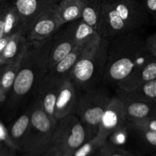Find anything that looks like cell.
<instances>
[{
    "label": "cell",
    "instance_id": "5",
    "mask_svg": "<svg viewBox=\"0 0 156 156\" xmlns=\"http://www.w3.org/2000/svg\"><path fill=\"white\" fill-rule=\"evenodd\" d=\"M111 96L105 88L85 91L78 99L76 114L86 126L91 136L97 135L101 121Z\"/></svg>",
    "mask_w": 156,
    "mask_h": 156
},
{
    "label": "cell",
    "instance_id": "39",
    "mask_svg": "<svg viewBox=\"0 0 156 156\" xmlns=\"http://www.w3.org/2000/svg\"><path fill=\"white\" fill-rule=\"evenodd\" d=\"M1 104H2V102H1V101H0V105H1Z\"/></svg>",
    "mask_w": 156,
    "mask_h": 156
},
{
    "label": "cell",
    "instance_id": "38",
    "mask_svg": "<svg viewBox=\"0 0 156 156\" xmlns=\"http://www.w3.org/2000/svg\"><path fill=\"white\" fill-rule=\"evenodd\" d=\"M3 64L2 63V60H1V56H0V66H2Z\"/></svg>",
    "mask_w": 156,
    "mask_h": 156
},
{
    "label": "cell",
    "instance_id": "2",
    "mask_svg": "<svg viewBox=\"0 0 156 156\" xmlns=\"http://www.w3.org/2000/svg\"><path fill=\"white\" fill-rule=\"evenodd\" d=\"M53 36L43 41L28 42L19 71L10 91L11 105L19 103L31 92L34 93L48 72L49 59Z\"/></svg>",
    "mask_w": 156,
    "mask_h": 156
},
{
    "label": "cell",
    "instance_id": "30",
    "mask_svg": "<svg viewBox=\"0 0 156 156\" xmlns=\"http://www.w3.org/2000/svg\"><path fill=\"white\" fill-rule=\"evenodd\" d=\"M146 45L150 53L156 57V34L151 35L146 40Z\"/></svg>",
    "mask_w": 156,
    "mask_h": 156
},
{
    "label": "cell",
    "instance_id": "33",
    "mask_svg": "<svg viewBox=\"0 0 156 156\" xmlns=\"http://www.w3.org/2000/svg\"><path fill=\"white\" fill-rule=\"evenodd\" d=\"M55 156H74V153H71V152H63V151H59L56 152Z\"/></svg>",
    "mask_w": 156,
    "mask_h": 156
},
{
    "label": "cell",
    "instance_id": "14",
    "mask_svg": "<svg viewBox=\"0 0 156 156\" xmlns=\"http://www.w3.org/2000/svg\"><path fill=\"white\" fill-rule=\"evenodd\" d=\"M86 46L87 44L76 46L71 53H69L65 58L59 61L53 68L48 70L41 82H59L69 76L73 67L76 65V62L79 59L82 53H83Z\"/></svg>",
    "mask_w": 156,
    "mask_h": 156
},
{
    "label": "cell",
    "instance_id": "19",
    "mask_svg": "<svg viewBox=\"0 0 156 156\" xmlns=\"http://www.w3.org/2000/svg\"><path fill=\"white\" fill-rule=\"evenodd\" d=\"M27 44V37L22 33H17L11 37L1 55L2 63L9 65L17 60L24 53Z\"/></svg>",
    "mask_w": 156,
    "mask_h": 156
},
{
    "label": "cell",
    "instance_id": "20",
    "mask_svg": "<svg viewBox=\"0 0 156 156\" xmlns=\"http://www.w3.org/2000/svg\"><path fill=\"white\" fill-rule=\"evenodd\" d=\"M117 95L133 100L156 102V79L142 84L130 91L117 89Z\"/></svg>",
    "mask_w": 156,
    "mask_h": 156
},
{
    "label": "cell",
    "instance_id": "37",
    "mask_svg": "<svg viewBox=\"0 0 156 156\" xmlns=\"http://www.w3.org/2000/svg\"><path fill=\"white\" fill-rule=\"evenodd\" d=\"M7 1V0H0V4H2V2H4Z\"/></svg>",
    "mask_w": 156,
    "mask_h": 156
},
{
    "label": "cell",
    "instance_id": "6",
    "mask_svg": "<svg viewBox=\"0 0 156 156\" xmlns=\"http://www.w3.org/2000/svg\"><path fill=\"white\" fill-rule=\"evenodd\" d=\"M92 138L86 126L76 114L57 121L53 136V145L57 150L74 153Z\"/></svg>",
    "mask_w": 156,
    "mask_h": 156
},
{
    "label": "cell",
    "instance_id": "26",
    "mask_svg": "<svg viewBox=\"0 0 156 156\" xmlns=\"http://www.w3.org/2000/svg\"><path fill=\"white\" fill-rule=\"evenodd\" d=\"M127 126L129 128H141L156 132V117L129 121L127 123Z\"/></svg>",
    "mask_w": 156,
    "mask_h": 156
},
{
    "label": "cell",
    "instance_id": "4",
    "mask_svg": "<svg viewBox=\"0 0 156 156\" xmlns=\"http://www.w3.org/2000/svg\"><path fill=\"white\" fill-rule=\"evenodd\" d=\"M57 122L52 120L38 100L31 107L30 126L21 149L22 156H36L53 145V136Z\"/></svg>",
    "mask_w": 156,
    "mask_h": 156
},
{
    "label": "cell",
    "instance_id": "9",
    "mask_svg": "<svg viewBox=\"0 0 156 156\" xmlns=\"http://www.w3.org/2000/svg\"><path fill=\"white\" fill-rule=\"evenodd\" d=\"M75 22L76 21L65 24L53 35L49 59V69L65 58L76 47L74 39Z\"/></svg>",
    "mask_w": 156,
    "mask_h": 156
},
{
    "label": "cell",
    "instance_id": "16",
    "mask_svg": "<svg viewBox=\"0 0 156 156\" xmlns=\"http://www.w3.org/2000/svg\"><path fill=\"white\" fill-rule=\"evenodd\" d=\"M120 98L123 101L128 122L156 117V102Z\"/></svg>",
    "mask_w": 156,
    "mask_h": 156
},
{
    "label": "cell",
    "instance_id": "31",
    "mask_svg": "<svg viewBox=\"0 0 156 156\" xmlns=\"http://www.w3.org/2000/svg\"><path fill=\"white\" fill-rule=\"evenodd\" d=\"M1 156H15V149L13 147H5Z\"/></svg>",
    "mask_w": 156,
    "mask_h": 156
},
{
    "label": "cell",
    "instance_id": "24",
    "mask_svg": "<svg viewBox=\"0 0 156 156\" xmlns=\"http://www.w3.org/2000/svg\"><path fill=\"white\" fill-rule=\"evenodd\" d=\"M106 142L103 141L95 136L77 149L74 152V156H89L95 151H99Z\"/></svg>",
    "mask_w": 156,
    "mask_h": 156
},
{
    "label": "cell",
    "instance_id": "27",
    "mask_svg": "<svg viewBox=\"0 0 156 156\" xmlns=\"http://www.w3.org/2000/svg\"><path fill=\"white\" fill-rule=\"evenodd\" d=\"M136 133L142 140L147 143L148 145L153 147H156V132L155 131L149 130L146 129H141V128H131Z\"/></svg>",
    "mask_w": 156,
    "mask_h": 156
},
{
    "label": "cell",
    "instance_id": "25",
    "mask_svg": "<svg viewBox=\"0 0 156 156\" xmlns=\"http://www.w3.org/2000/svg\"><path fill=\"white\" fill-rule=\"evenodd\" d=\"M100 156H133L123 149H120L115 144L107 141L103 146L99 149Z\"/></svg>",
    "mask_w": 156,
    "mask_h": 156
},
{
    "label": "cell",
    "instance_id": "28",
    "mask_svg": "<svg viewBox=\"0 0 156 156\" xmlns=\"http://www.w3.org/2000/svg\"><path fill=\"white\" fill-rule=\"evenodd\" d=\"M143 5L148 14L156 20V0H144Z\"/></svg>",
    "mask_w": 156,
    "mask_h": 156
},
{
    "label": "cell",
    "instance_id": "7",
    "mask_svg": "<svg viewBox=\"0 0 156 156\" xmlns=\"http://www.w3.org/2000/svg\"><path fill=\"white\" fill-rule=\"evenodd\" d=\"M127 123L123 101L117 94L113 96L105 110L96 136L103 141H108L116 132L127 127Z\"/></svg>",
    "mask_w": 156,
    "mask_h": 156
},
{
    "label": "cell",
    "instance_id": "3",
    "mask_svg": "<svg viewBox=\"0 0 156 156\" xmlns=\"http://www.w3.org/2000/svg\"><path fill=\"white\" fill-rule=\"evenodd\" d=\"M109 44V39L101 37L87 44L69 76L76 90L88 91L94 89L102 83Z\"/></svg>",
    "mask_w": 156,
    "mask_h": 156
},
{
    "label": "cell",
    "instance_id": "32",
    "mask_svg": "<svg viewBox=\"0 0 156 156\" xmlns=\"http://www.w3.org/2000/svg\"><path fill=\"white\" fill-rule=\"evenodd\" d=\"M57 151L58 150L55 147H51L50 149H47V151H45V152H42V153L39 154V155L36 156H55Z\"/></svg>",
    "mask_w": 156,
    "mask_h": 156
},
{
    "label": "cell",
    "instance_id": "22",
    "mask_svg": "<svg viewBox=\"0 0 156 156\" xmlns=\"http://www.w3.org/2000/svg\"><path fill=\"white\" fill-rule=\"evenodd\" d=\"M24 54L18 58L17 60L6 66L4 72L0 79V101L2 103L10 93L14 85L16 76L19 71L21 62Z\"/></svg>",
    "mask_w": 156,
    "mask_h": 156
},
{
    "label": "cell",
    "instance_id": "23",
    "mask_svg": "<svg viewBox=\"0 0 156 156\" xmlns=\"http://www.w3.org/2000/svg\"><path fill=\"white\" fill-rule=\"evenodd\" d=\"M101 37L92 27L85 23L82 18L76 20L74 26V39L76 46L89 44L95 38Z\"/></svg>",
    "mask_w": 156,
    "mask_h": 156
},
{
    "label": "cell",
    "instance_id": "8",
    "mask_svg": "<svg viewBox=\"0 0 156 156\" xmlns=\"http://www.w3.org/2000/svg\"><path fill=\"white\" fill-rule=\"evenodd\" d=\"M59 1L60 0H14L12 2L21 18L23 34L26 36L37 20Z\"/></svg>",
    "mask_w": 156,
    "mask_h": 156
},
{
    "label": "cell",
    "instance_id": "12",
    "mask_svg": "<svg viewBox=\"0 0 156 156\" xmlns=\"http://www.w3.org/2000/svg\"><path fill=\"white\" fill-rule=\"evenodd\" d=\"M60 27L56 14V4L37 20L27 34L26 37L28 42L43 41L53 36Z\"/></svg>",
    "mask_w": 156,
    "mask_h": 156
},
{
    "label": "cell",
    "instance_id": "17",
    "mask_svg": "<svg viewBox=\"0 0 156 156\" xmlns=\"http://www.w3.org/2000/svg\"><path fill=\"white\" fill-rule=\"evenodd\" d=\"M31 107L18 117L9 127L8 137L12 147L21 150L30 126Z\"/></svg>",
    "mask_w": 156,
    "mask_h": 156
},
{
    "label": "cell",
    "instance_id": "34",
    "mask_svg": "<svg viewBox=\"0 0 156 156\" xmlns=\"http://www.w3.org/2000/svg\"><path fill=\"white\" fill-rule=\"evenodd\" d=\"M6 66L7 65H2L0 66V79H1V76H2V75L3 72H4Z\"/></svg>",
    "mask_w": 156,
    "mask_h": 156
},
{
    "label": "cell",
    "instance_id": "11",
    "mask_svg": "<svg viewBox=\"0 0 156 156\" xmlns=\"http://www.w3.org/2000/svg\"><path fill=\"white\" fill-rule=\"evenodd\" d=\"M111 4L127 24L131 32L138 30L146 23L149 14L143 4L136 0H121L113 2Z\"/></svg>",
    "mask_w": 156,
    "mask_h": 156
},
{
    "label": "cell",
    "instance_id": "15",
    "mask_svg": "<svg viewBox=\"0 0 156 156\" xmlns=\"http://www.w3.org/2000/svg\"><path fill=\"white\" fill-rule=\"evenodd\" d=\"M154 79H156V57L121 81L117 85V89L130 91Z\"/></svg>",
    "mask_w": 156,
    "mask_h": 156
},
{
    "label": "cell",
    "instance_id": "29",
    "mask_svg": "<svg viewBox=\"0 0 156 156\" xmlns=\"http://www.w3.org/2000/svg\"><path fill=\"white\" fill-rule=\"evenodd\" d=\"M5 2L0 4V39L5 37Z\"/></svg>",
    "mask_w": 156,
    "mask_h": 156
},
{
    "label": "cell",
    "instance_id": "13",
    "mask_svg": "<svg viewBox=\"0 0 156 156\" xmlns=\"http://www.w3.org/2000/svg\"><path fill=\"white\" fill-rule=\"evenodd\" d=\"M78 99L76 95V88L69 76L62 81L56 106H55V118L59 120L72 114H76Z\"/></svg>",
    "mask_w": 156,
    "mask_h": 156
},
{
    "label": "cell",
    "instance_id": "1",
    "mask_svg": "<svg viewBox=\"0 0 156 156\" xmlns=\"http://www.w3.org/2000/svg\"><path fill=\"white\" fill-rule=\"evenodd\" d=\"M112 39L110 41L102 83L117 86L121 81L155 56L148 49L146 40L133 32Z\"/></svg>",
    "mask_w": 156,
    "mask_h": 156
},
{
    "label": "cell",
    "instance_id": "10",
    "mask_svg": "<svg viewBox=\"0 0 156 156\" xmlns=\"http://www.w3.org/2000/svg\"><path fill=\"white\" fill-rule=\"evenodd\" d=\"M127 33H131L129 27L122 19L111 2L103 0L100 30L101 37L109 39Z\"/></svg>",
    "mask_w": 156,
    "mask_h": 156
},
{
    "label": "cell",
    "instance_id": "35",
    "mask_svg": "<svg viewBox=\"0 0 156 156\" xmlns=\"http://www.w3.org/2000/svg\"><path fill=\"white\" fill-rule=\"evenodd\" d=\"M4 148H5L4 145H3L2 143L0 142V156H1L2 153V152H3V150H4Z\"/></svg>",
    "mask_w": 156,
    "mask_h": 156
},
{
    "label": "cell",
    "instance_id": "18",
    "mask_svg": "<svg viewBox=\"0 0 156 156\" xmlns=\"http://www.w3.org/2000/svg\"><path fill=\"white\" fill-rule=\"evenodd\" d=\"M84 0H60L56 4V14L60 27L82 18Z\"/></svg>",
    "mask_w": 156,
    "mask_h": 156
},
{
    "label": "cell",
    "instance_id": "21",
    "mask_svg": "<svg viewBox=\"0 0 156 156\" xmlns=\"http://www.w3.org/2000/svg\"><path fill=\"white\" fill-rule=\"evenodd\" d=\"M103 0H84L82 19L100 35ZM101 36V35H100Z\"/></svg>",
    "mask_w": 156,
    "mask_h": 156
},
{
    "label": "cell",
    "instance_id": "36",
    "mask_svg": "<svg viewBox=\"0 0 156 156\" xmlns=\"http://www.w3.org/2000/svg\"><path fill=\"white\" fill-rule=\"evenodd\" d=\"M108 1H109V2H117V1H121V0H108Z\"/></svg>",
    "mask_w": 156,
    "mask_h": 156
}]
</instances>
